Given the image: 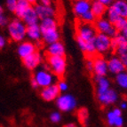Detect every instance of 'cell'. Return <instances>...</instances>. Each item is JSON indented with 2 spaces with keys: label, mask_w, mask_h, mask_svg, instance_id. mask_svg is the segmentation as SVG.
<instances>
[{
  "label": "cell",
  "mask_w": 127,
  "mask_h": 127,
  "mask_svg": "<svg viewBox=\"0 0 127 127\" xmlns=\"http://www.w3.org/2000/svg\"><path fill=\"white\" fill-rule=\"evenodd\" d=\"M27 37L29 40L35 43H39L42 40V32L39 23L27 27Z\"/></svg>",
  "instance_id": "ffe728a7"
},
{
  "label": "cell",
  "mask_w": 127,
  "mask_h": 127,
  "mask_svg": "<svg viewBox=\"0 0 127 127\" xmlns=\"http://www.w3.org/2000/svg\"><path fill=\"white\" fill-rule=\"evenodd\" d=\"M50 120H51L52 123L53 124H58L62 121V115L60 112L57 111H54L50 115Z\"/></svg>",
  "instance_id": "1f68e13d"
},
{
  "label": "cell",
  "mask_w": 127,
  "mask_h": 127,
  "mask_svg": "<svg viewBox=\"0 0 127 127\" xmlns=\"http://www.w3.org/2000/svg\"><path fill=\"white\" fill-rule=\"evenodd\" d=\"M97 33L94 24L85 23L81 21L76 28V39L82 40L85 43L94 42Z\"/></svg>",
  "instance_id": "5b68a950"
},
{
  "label": "cell",
  "mask_w": 127,
  "mask_h": 127,
  "mask_svg": "<svg viewBox=\"0 0 127 127\" xmlns=\"http://www.w3.org/2000/svg\"><path fill=\"white\" fill-rule=\"evenodd\" d=\"M96 78V92L100 94L110 89V81L106 76L103 77H95Z\"/></svg>",
  "instance_id": "d4e9b609"
},
{
  "label": "cell",
  "mask_w": 127,
  "mask_h": 127,
  "mask_svg": "<svg viewBox=\"0 0 127 127\" xmlns=\"http://www.w3.org/2000/svg\"><path fill=\"white\" fill-rule=\"evenodd\" d=\"M21 20H22L23 22L27 26L38 24L39 21H40V20H39V18H38V16H37V13H36V10H35L33 5L26 12L25 14L23 15V17L21 18Z\"/></svg>",
  "instance_id": "44dd1931"
},
{
  "label": "cell",
  "mask_w": 127,
  "mask_h": 127,
  "mask_svg": "<svg viewBox=\"0 0 127 127\" xmlns=\"http://www.w3.org/2000/svg\"><path fill=\"white\" fill-rule=\"evenodd\" d=\"M121 59V61H122V62H123V64L125 65V68H127V53H125V54H122L119 56Z\"/></svg>",
  "instance_id": "74e56055"
},
{
  "label": "cell",
  "mask_w": 127,
  "mask_h": 127,
  "mask_svg": "<svg viewBox=\"0 0 127 127\" xmlns=\"http://www.w3.org/2000/svg\"><path fill=\"white\" fill-rule=\"evenodd\" d=\"M23 65L28 70L34 71L39 68V66L43 62V56L39 52H36L35 53L31 54L30 56L27 57L26 59L22 60Z\"/></svg>",
  "instance_id": "7c38bea8"
},
{
  "label": "cell",
  "mask_w": 127,
  "mask_h": 127,
  "mask_svg": "<svg viewBox=\"0 0 127 127\" xmlns=\"http://www.w3.org/2000/svg\"><path fill=\"white\" fill-rule=\"evenodd\" d=\"M97 99L101 105L109 106V105L115 104L118 100V94L115 90L110 88L108 91L100 93V94H97Z\"/></svg>",
  "instance_id": "4fadbf2b"
},
{
  "label": "cell",
  "mask_w": 127,
  "mask_h": 127,
  "mask_svg": "<svg viewBox=\"0 0 127 127\" xmlns=\"http://www.w3.org/2000/svg\"><path fill=\"white\" fill-rule=\"evenodd\" d=\"M85 68L88 71L90 72H93V59H89L86 61V63H85Z\"/></svg>",
  "instance_id": "836d02e7"
},
{
  "label": "cell",
  "mask_w": 127,
  "mask_h": 127,
  "mask_svg": "<svg viewBox=\"0 0 127 127\" xmlns=\"http://www.w3.org/2000/svg\"><path fill=\"white\" fill-rule=\"evenodd\" d=\"M41 32H42V40L47 45L53 43L58 42L61 38L57 21L54 18L42 20L39 22Z\"/></svg>",
  "instance_id": "6da1fadb"
},
{
  "label": "cell",
  "mask_w": 127,
  "mask_h": 127,
  "mask_svg": "<svg viewBox=\"0 0 127 127\" xmlns=\"http://www.w3.org/2000/svg\"><path fill=\"white\" fill-rule=\"evenodd\" d=\"M92 3L89 0H76L73 4V11L76 16L80 18L82 15L91 11Z\"/></svg>",
  "instance_id": "ac0fdd59"
},
{
  "label": "cell",
  "mask_w": 127,
  "mask_h": 127,
  "mask_svg": "<svg viewBox=\"0 0 127 127\" xmlns=\"http://www.w3.org/2000/svg\"><path fill=\"white\" fill-rule=\"evenodd\" d=\"M108 72L114 75H118L119 73L123 72L125 70V67L121 61L120 57L117 56H112L108 61Z\"/></svg>",
  "instance_id": "e0dca14e"
},
{
  "label": "cell",
  "mask_w": 127,
  "mask_h": 127,
  "mask_svg": "<svg viewBox=\"0 0 127 127\" xmlns=\"http://www.w3.org/2000/svg\"><path fill=\"white\" fill-rule=\"evenodd\" d=\"M8 23V16L5 13V11H4V8L3 7V5L0 4V28L6 27Z\"/></svg>",
  "instance_id": "f1b7e54d"
},
{
  "label": "cell",
  "mask_w": 127,
  "mask_h": 127,
  "mask_svg": "<svg viewBox=\"0 0 127 127\" xmlns=\"http://www.w3.org/2000/svg\"><path fill=\"white\" fill-rule=\"evenodd\" d=\"M27 1L28 2H30L32 5H35V4H36L38 2H39V0H27Z\"/></svg>",
  "instance_id": "60d3db41"
},
{
  "label": "cell",
  "mask_w": 127,
  "mask_h": 127,
  "mask_svg": "<svg viewBox=\"0 0 127 127\" xmlns=\"http://www.w3.org/2000/svg\"><path fill=\"white\" fill-rule=\"evenodd\" d=\"M37 52V46L34 42L30 40H24L19 43L17 47V53L21 60L26 59L31 54Z\"/></svg>",
  "instance_id": "9c48e42d"
},
{
  "label": "cell",
  "mask_w": 127,
  "mask_h": 127,
  "mask_svg": "<svg viewBox=\"0 0 127 127\" xmlns=\"http://www.w3.org/2000/svg\"><path fill=\"white\" fill-rule=\"evenodd\" d=\"M93 73L94 74L95 77H103L106 76L108 73V61L104 59L103 57L97 56L93 59Z\"/></svg>",
  "instance_id": "30bf717a"
},
{
  "label": "cell",
  "mask_w": 127,
  "mask_h": 127,
  "mask_svg": "<svg viewBox=\"0 0 127 127\" xmlns=\"http://www.w3.org/2000/svg\"><path fill=\"white\" fill-rule=\"evenodd\" d=\"M63 127H77L76 126L75 124H73V123H70V124H68V125H64Z\"/></svg>",
  "instance_id": "7bdbcfd3"
},
{
  "label": "cell",
  "mask_w": 127,
  "mask_h": 127,
  "mask_svg": "<svg viewBox=\"0 0 127 127\" xmlns=\"http://www.w3.org/2000/svg\"><path fill=\"white\" fill-rule=\"evenodd\" d=\"M32 6V4L30 2H28L27 0H18L17 5L14 11V15L16 18L21 19L23 17V15L27 12L30 7Z\"/></svg>",
  "instance_id": "cb8c5ba5"
},
{
  "label": "cell",
  "mask_w": 127,
  "mask_h": 127,
  "mask_svg": "<svg viewBox=\"0 0 127 127\" xmlns=\"http://www.w3.org/2000/svg\"><path fill=\"white\" fill-rule=\"evenodd\" d=\"M80 20L82 22H85V23H90V24H94L96 21V17L94 16L92 11L87 12L86 13H85L84 15H82L80 17Z\"/></svg>",
  "instance_id": "83f0119b"
},
{
  "label": "cell",
  "mask_w": 127,
  "mask_h": 127,
  "mask_svg": "<svg viewBox=\"0 0 127 127\" xmlns=\"http://www.w3.org/2000/svg\"><path fill=\"white\" fill-rule=\"evenodd\" d=\"M120 108L121 109H125L127 108V102L126 101H122L120 103Z\"/></svg>",
  "instance_id": "ab89813d"
},
{
  "label": "cell",
  "mask_w": 127,
  "mask_h": 127,
  "mask_svg": "<svg viewBox=\"0 0 127 127\" xmlns=\"http://www.w3.org/2000/svg\"><path fill=\"white\" fill-rule=\"evenodd\" d=\"M27 27L23 21L15 17L14 19L9 21L7 24V32L9 37L16 43H21L27 37Z\"/></svg>",
  "instance_id": "7a4b0ae2"
},
{
  "label": "cell",
  "mask_w": 127,
  "mask_h": 127,
  "mask_svg": "<svg viewBox=\"0 0 127 127\" xmlns=\"http://www.w3.org/2000/svg\"><path fill=\"white\" fill-rule=\"evenodd\" d=\"M6 38H5V36H4V35L0 34V50H2V49H4V47H5V45H6Z\"/></svg>",
  "instance_id": "e575fe53"
},
{
  "label": "cell",
  "mask_w": 127,
  "mask_h": 127,
  "mask_svg": "<svg viewBox=\"0 0 127 127\" xmlns=\"http://www.w3.org/2000/svg\"><path fill=\"white\" fill-rule=\"evenodd\" d=\"M121 34L123 35V36H125V37L127 39V28H126V29H125V30H123V31L121 32Z\"/></svg>",
  "instance_id": "b9f144b4"
},
{
  "label": "cell",
  "mask_w": 127,
  "mask_h": 127,
  "mask_svg": "<svg viewBox=\"0 0 127 127\" xmlns=\"http://www.w3.org/2000/svg\"><path fill=\"white\" fill-rule=\"evenodd\" d=\"M56 84H57V86H58V88H59V90H60V92H61V93H65V92L68 91V83L66 82V81L60 80V81H58Z\"/></svg>",
  "instance_id": "d6a6232c"
},
{
  "label": "cell",
  "mask_w": 127,
  "mask_h": 127,
  "mask_svg": "<svg viewBox=\"0 0 127 127\" xmlns=\"http://www.w3.org/2000/svg\"><path fill=\"white\" fill-rule=\"evenodd\" d=\"M18 0H5L4 2V5L6 7L7 11L10 12V13H14L15 8H16V5H17Z\"/></svg>",
  "instance_id": "4dcf8cb0"
},
{
  "label": "cell",
  "mask_w": 127,
  "mask_h": 127,
  "mask_svg": "<svg viewBox=\"0 0 127 127\" xmlns=\"http://www.w3.org/2000/svg\"><path fill=\"white\" fill-rule=\"evenodd\" d=\"M112 49L120 56L127 53V39L122 34L112 38Z\"/></svg>",
  "instance_id": "9a60e30c"
},
{
  "label": "cell",
  "mask_w": 127,
  "mask_h": 127,
  "mask_svg": "<svg viewBox=\"0 0 127 127\" xmlns=\"http://www.w3.org/2000/svg\"><path fill=\"white\" fill-rule=\"evenodd\" d=\"M110 6L116 11L120 18L127 19V2L125 0H115Z\"/></svg>",
  "instance_id": "603a6c76"
},
{
  "label": "cell",
  "mask_w": 127,
  "mask_h": 127,
  "mask_svg": "<svg viewBox=\"0 0 127 127\" xmlns=\"http://www.w3.org/2000/svg\"><path fill=\"white\" fill-rule=\"evenodd\" d=\"M33 6H34L40 21L49 19V18H54L56 12H55V9L53 6H45V5L41 4L40 3H37Z\"/></svg>",
  "instance_id": "2e32d148"
},
{
  "label": "cell",
  "mask_w": 127,
  "mask_h": 127,
  "mask_svg": "<svg viewBox=\"0 0 127 127\" xmlns=\"http://www.w3.org/2000/svg\"><path fill=\"white\" fill-rule=\"evenodd\" d=\"M94 46L96 53L104 54L112 49V38L101 33H97L94 39Z\"/></svg>",
  "instance_id": "ba28073f"
},
{
  "label": "cell",
  "mask_w": 127,
  "mask_h": 127,
  "mask_svg": "<svg viewBox=\"0 0 127 127\" xmlns=\"http://www.w3.org/2000/svg\"><path fill=\"white\" fill-rule=\"evenodd\" d=\"M45 53L48 56H65V45L61 41L53 43V44L48 45L46 46Z\"/></svg>",
  "instance_id": "d6986e66"
},
{
  "label": "cell",
  "mask_w": 127,
  "mask_h": 127,
  "mask_svg": "<svg viewBox=\"0 0 127 127\" xmlns=\"http://www.w3.org/2000/svg\"><path fill=\"white\" fill-rule=\"evenodd\" d=\"M107 10H108V6H106L102 3L99 2L97 0H94V1L92 2L91 11L92 13L94 14L96 19L104 17V15L106 14L107 13Z\"/></svg>",
  "instance_id": "7402d4cb"
},
{
  "label": "cell",
  "mask_w": 127,
  "mask_h": 127,
  "mask_svg": "<svg viewBox=\"0 0 127 127\" xmlns=\"http://www.w3.org/2000/svg\"><path fill=\"white\" fill-rule=\"evenodd\" d=\"M77 117H78L79 123L83 127H87L89 125V113L86 108H80L77 112Z\"/></svg>",
  "instance_id": "484cf974"
},
{
  "label": "cell",
  "mask_w": 127,
  "mask_h": 127,
  "mask_svg": "<svg viewBox=\"0 0 127 127\" xmlns=\"http://www.w3.org/2000/svg\"><path fill=\"white\" fill-rule=\"evenodd\" d=\"M32 78L36 81L38 88H45L55 84L56 76L53 75V73L49 68L42 67L35 70Z\"/></svg>",
  "instance_id": "3957f363"
},
{
  "label": "cell",
  "mask_w": 127,
  "mask_h": 127,
  "mask_svg": "<svg viewBox=\"0 0 127 127\" xmlns=\"http://www.w3.org/2000/svg\"><path fill=\"white\" fill-rule=\"evenodd\" d=\"M56 106L62 112H70L76 108V99L68 93H62L56 99Z\"/></svg>",
  "instance_id": "8992f818"
},
{
  "label": "cell",
  "mask_w": 127,
  "mask_h": 127,
  "mask_svg": "<svg viewBox=\"0 0 127 127\" xmlns=\"http://www.w3.org/2000/svg\"><path fill=\"white\" fill-rule=\"evenodd\" d=\"M116 83L120 88L127 90V70H125L116 76Z\"/></svg>",
  "instance_id": "4316f807"
},
{
  "label": "cell",
  "mask_w": 127,
  "mask_h": 127,
  "mask_svg": "<svg viewBox=\"0 0 127 127\" xmlns=\"http://www.w3.org/2000/svg\"><path fill=\"white\" fill-rule=\"evenodd\" d=\"M30 85H31L32 88H34V89H38V85H36V81H35L33 78L30 79Z\"/></svg>",
  "instance_id": "f35d334b"
},
{
  "label": "cell",
  "mask_w": 127,
  "mask_h": 127,
  "mask_svg": "<svg viewBox=\"0 0 127 127\" xmlns=\"http://www.w3.org/2000/svg\"><path fill=\"white\" fill-rule=\"evenodd\" d=\"M94 27L98 33L105 34L110 36L111 38H114L115 36H117L119 34L118 31L114 27V24L111 23L106 17L96 19L95 22H94Z\"/></svg>",
  "instance_id": "52a82bcc"
},
{
  "label": "cell",
  "mask_w": 127,
  "mask_h": 127,
  "mask_svg": "<svg viewBox=\"0 0 127 127\" xmlns=\"http://www.w3.org/2000/svg\"><path fill=\"white\" fill-rule=\"evenodd\" d=\"M97 1L102 3V4H105V5H106V6H108V7L110 6V5H111V4L115 2V0H97Z\"/></svg>",
  "instance_id": "8d00e7d4"
},
{
  "label": "cell",
  "mask_w": 127,
  "mask_h": 127,
  "mask_svg": "<svg viewBox=\"0 0 127 127\" xmlns=\"http://www.w3.org/2000/svg\"><path fill=\"white\" fill-rule=\"evenodd\" d=\"M43 5H45V6H53V2L52 0H39V2Z\"/></svg>",
  "instance_id": "d590c367"
},
{
  "label": "cell",
  "mask_w": 127,
  "mask_h": 127,
  "mask_svg": "<svg viewBox=\"0 0 127 127\" xmlns=\"http://www.w3.org/2000/svg\"><path fill=\"white\" fill-rule=\"evenodd\" d=\"M61 95V92L57 86V84H53L45 88H42L40 92V96L45 101H53L56 100Z\"/></svg>",
  "instance_id": "5bb4252c"
},
{
  "label": "cell",
  "mask_w": 127,
  "mask_h": 127,
  "mask_svg": "<svg viewBox=\"0 0 127 127\" xmlns=\"http://www.w3.org/2000/svg\"><path fill=\"white\" fill-rule=\"evenodd\" d=\"M107 123L111 127H123L124 118L122 117V109L120 108H115L109 110L106 116Z\"/></svg>",
  "instance_id": "8fae6325"
},
{
  "label": "cell",
  "mask_w": 127,
  "mask_h": 127,
  "mask_svg": "<svg viewBox=\"0 0 127 127\" xmlns=\"http://www.w3.org/2000/svg\"><path fill=\"white\" fill-rule=\"evenodd\" d=\"M46 64L49 69L58 77L63 76L67 70V60L65 56H48L47 55Z\"/></svg>",
  "instance_id": "277c9868"
},
{
  "label": "cell",
  "mask_w": 127,
  "mask_h": 127,
  "mask_svg": "<svg viewBox=\"0 0 127 127\" xmlns=\"http://www.w3.org/2000/svg\"><path fill=\"white\" fill-rule=\"evenodd\" d=\"M114 27L118 31V33L119 32H122L127 28V19H125V18H119L114 23Z\"/></svg>",
  "instance_id": "f546056e"
}]
</instances>
